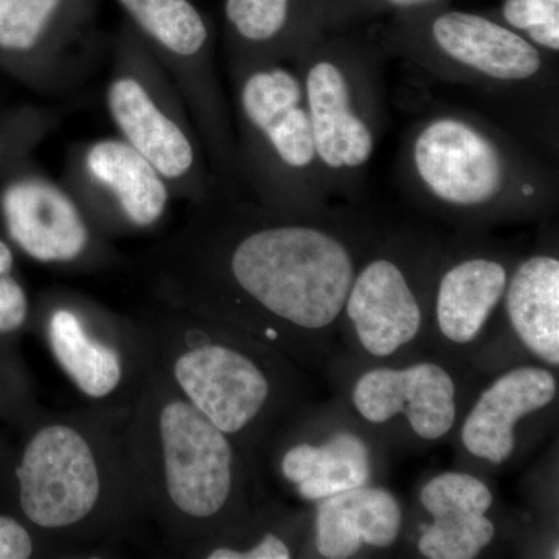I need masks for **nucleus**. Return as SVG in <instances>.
<instances>
[{
	"instance_id": "nucleus-1",
	"label": "nucleus",
	"mask_w": 559,
	"mask_h": 559,
	"mask_svg": "<svg viewBox=\"0 0 559 559\" xmlns=\"http://www.w3.org/2000/svg\"><path fill=\"white\" fill-rule=\"evenodd\" d=\"M148 259L151 297L288 356L329 330L384 237L353 207L277 212L216 193Z\"/></svg>"
},
{
	"instance_id": "nucleus-2",
	"label": "nucleus",
	"mask_w": 559,
	"mask_h": 559,
	"mask_svg": "<svg viewBox=\"0 0 559 559\" xmlns=\"http://www.w3.org/2000/svg\"><path fill=\"white\" fill-rule=\"evenodd\" d=\"M127 412H50L33 426L13 469L28 527L75 551L102 554L148 520L123 440Z\"/></svg>"
},
{
	"instance_id": "nucleus-3",
	"label": "nucleus",
	"mask_w": 559,
	"mask_h": 559,
	"mask_svg": "<svg viewBox=\"0 0 559 559\" xmlns=\"http://www.w3.org/2000/svg\"><path fill=\"white\" fill-rule=\"evenodd\" d=\"M123 440L148 520L171 550L207 538L252 510L248 459L153 360L128 407Z\"/></svg>"
},
{
	"instance_id": "nucleus-4",
	"label": "nucleus",
	"mask_w": 559,
	"mask_h": 559,
	"mask_svg": "<svg viewBox=\"0 0 559 559\" xmlns=\"http://www.w3.org/2000/svg\"><path fill=\"white\" fill-rule=\"evenodd\" d=\"M396 176L423 207L466 224L533 218L558 198L554 160L498 121L451 106L412 124Z\"/></svg>"
},
{
	"instance_id": "nucleus-5",
	"label": "nucleus",
	"mask_w": 559,
	"mask_h": 559,
	"mask_svg": "<svg viewBox=\"0 0 559 559\" xmlns=\"http://www.w3.org/2000/svg\"><path fill=\"white\" fill-rule=\"evenodd\" d=\"M131 316L154 367L252 466L288 414V358L245 331L154 299Z\"/></svg>"
},
{
	"instance_id": "nucleus-6",
	"label": "nucleus",
	"mask_w": 559,
	"mask_h": 559,
	"mask_svg": "<svg viewBox=\"0 0 559 559\" xmlns=\"http://www.w3.org/2000/svg\"><path fill=\"white\" fill-rule=\"evenodd\" d=\"M231 119L246 194L277 212L329 207L299 75L289 61L230 68Z\"/></svg>"
},
{
	"instance_id": "nucleus-7",
	"label": "nucleus",
	"mask_w": 559,
	"mask_h": 559,
	"mask_svg": "<svg viewBox=\"0 0 559 559\" xmlns=\"http://www.w3.org/2000/svg\"><path fill=\"white\" fill-rule=\"evenodd\" d=\"M381 44L314 33L294 51L316 148L331 197H362L374 150L388 124Z\"/></svg>"
},
{
	"instance_id": "nucleus-8",
	"label": "nucleus",
	"mask_w": 559,
	"mask_h": 559,
	"mask_svg": "<svg viewBox=\"0 0 559 559\" xmlns=\"http://www.w3.org/2000/svg\"><path fill=\"white\" fill-rule=\"evenodd\" d=\"M439 80L469 87L496 105L558 112L555 55L507 25L468 11H444L425 31L390 36L381 44Z\"/></svg>"
},
{
	"instance_id": "nucleus-9",
	"label": "nucleus",
	"mask_w": 559,
	"mask_h": 559,
	"mask_svg": "<svg viewBox=\"0 0 559 559\" xmlns=\"http://www.w3.org/2000/svg\"><path fill=\"white\" fill-rule=\"evenodd\" d=\"M105 98L117 135L160 173L175 200L200 207L218 193L182 95L132 25L117 36Z\"/></svg>"
},
{
	"instance_id": "nucleus-10",
	"label": "nucleus",
	"mask_w": 559,
	"mask_h": 559,
	"mask_svg": "<svg viewBox=\"0 0 559 559\" xmlns=\"http://www.w3.org/2000/svg\"><path fill=\"white\" fill-rule=\"evenodd\" d=\"M119 3L182 95L204 146L216 190L223 197H248L238 164L230 103L221 84L215 40L204 14L191 0Z\"/></svg>"
},
{
	"instance_id": "nucleus-11",
	"label": "nucleus",
	"mask_w": 559,
	"mask_h": 559,
	"mask_svg": "<svg viewBox=\"0 0 559 559\" xmlns=\"http://www.w3.org/2000/svg\"><path fill=\"white\" fill-rule=\"evenodd\" d=\"M38 314L51 358L91 406L128 412L151 366L134 318L70 289H50Z\"/></svg>"
},
{
	"instance_id": "nucleus-12",
	"label": "nucleus",
	"mask_w": 559,
	"mask_h": 559,
	"mask_svg": "<svg viewBox=\"0 0 559 559\" xmlns=\"http://www.w3.org/2000/svg\"><path fill=\"white\" fill-rule=\"evenodd\" d=\"M443 246L419 235L389 234L360 264L345 300L360 347L389 358L417 340L423 329L419 290L436 272Z\"/></svg>"
},
{
	"instance_id": "nucleus-13",
	"label": "nucleus",
	"mask_w": 559,
	"mask_h": 559,
	"mask_svg": "<svg viewBox=\"0 0 559 559\" xmlns=\"http://www.w3.org/2000/svg\"><path fill=\"white\" fill-rule=\"evenodd\" d=\"M0 190V216L10 241L28 259L66 271L116 266L119 250L92 223L61 180L27 160Z\"/></svg>"
},
{
	"instance_id": "nucleus-14",
	"label": "nucleus",
	"mask_w": 559,
	"mask_h": 559,
	"mask_svg": "<svg viewBox=\"0 0 559 559\" xmlns=\"http://www.w3.org/2000/svg\"><path fill=\"white\" fill-rule=\"evenodd\" d=\"M109 240L159 227L170 210V187L120 135L70 146L60 179Z\"/></svg>"
},
{
	"instance_id": "nucleus-15",
	"label": "nucleus",
	"mask_w": 559,
	"mask_h": 559,
	"mask_svg": "<svg viewBox=\"0 0 559 559\" xmlns=\"http://www.w3.org/2000/svg\"><path fill=\"white\" fill-rule=\"evenodd\" d=\"M87 10V0H0V55L39 90H66L92 53Z\"/></svg>"
},
{
	"instance_id": "nucleus-16",
	"label": "nucleus",
	"mask_w": 559,
	"mask_h": 559,
	"mask_svg": "<svg viewBox=\"0 0 559 559\" xmlns=\"http://www.w3.org/2000/svg\"><path fill=\"white\" fill-rule=\"evenodd\" d=\"M352 401L371 425H385L403 415L415 436L426 441L443 439L457 419L455 381L433 362L366 371L353 385Z\"/></svg>"
},
{
	"instance_id": "nucleus-17",
	"label": "nucleus",
	"mask_w": 559,
	"mask_h": 559,
	"mask_svg": "<svg viewBox=\"0 0 559 559\" xmlns=\"http://www.w3.org/2000/svg\"><path fill=\"white\" fill-rule=\"evenodd\" d=\"M511 270V261L496 250L443 248L433 275L441 336L455 345L476 341L506 296Z\"/></svg>"
},
{
	"instance_id": "nucleus-18",
	"label": "nucleus",
	"mask_w": 559,
	"mask_h": 559,
	"mask_svg": "<svg viewBox=\"0 0 559 559\" xmlns=\"http://www.w3.org/2000/svg\"><path fill=\"white\" fill-rule=\"evenodd\" d=\"M419 502L432 518L418 538L421 557L474 559L495 540V522L487 516L495 498L479 477L441 473L426 481Z\"/></svg>"
},
{
	"instance_id": "nucleus-19",
	"label": "nucleus",
	"mask_w": 559,
	"mask_h": 559,
	"mask_svg": "<svg viewBox=\"0 0 559 559\" xmlns=\"http://www.w3.org/2000/svg\"><path fill=\"white\" fill-rule=\"evenodd\" d=\"M558 382L544 367H514L485 389L462 426V443L474 457L502 465L516 450V428L557 399Z\"/></svg>"
},
{
	"instance_id": "nucleus-20",
	"label": "nucleus",
	"mask_w": 559,
	"mask_h": 559,
	"mask_svg": "<svg viewBox=\"0 0 559 559\" xmlns=\"http://www.w3.org/2000/svg\"><path fill=\"white\" fill-rule=\"evenodd\" d=\"M403 509L389 489H347L319 500L314 516V543L326 559L356 557L362 547L389 549L400 538Z\"/></svg>"
},
{
	"instance_id": "nucleus-21",
	"label": "nucleus",
	"mask_w": 559,
	"mask_h": 559,
	"mask_svg": "<svg viewBox=\"0 0 559 559\" xmlns=\"http://www.w3.org/2000/svg\"><path fill=\"white\" fill-rule=\"evenodd\" d=\"M506 311L518 340L535 358L559 366V260L533 253L514 264L507 285Z\"/></svg>"
},
{
	"instance_id": "nucleus-22",
	"label": "nucleus",
	"mask_w": 559,
	"mask_h": 559,
	"mask_svg": "<svg viewBox=\"0 0 559 559\" xmlns=\"http://www.w3.org/2000/svg\"><path fill=\"white\" fill-rule=\"evenodd\" d=\"M280 476L308 502L369 485L371 454L366 440L352 430L331 433L320 443L300 441L278 459Z\"/></svg>"
},
{
	"instance_id": "nucleus-23",
	"label": "nucleus",
	"mask_w": 559,
	"mask_h": 559,
	"mask_svg": "<svg viewBox=\"0 0 559 559\" xmlns=\"http://www.w3.org/2000/svg\"><path fill=\"white\" fill-rule=\"evenodd\" d=\"M229 69L249 62L289 61L305 43L296 0H226Z\"/></svg>"
},
{
	"instance_id": "nucleus-24",
	"label": "nucleus",
	"mask_w": 559,
	"mask_h": 559,
	"mask_svg": "<svg viewBox=\"0 0 559 559\" xmlns=\"http://www.w3.org/2000/svg\"><path fill=\"white\" fill-rule=\"evenodd\" d=\"M507 27L546 53L559 51V0H503Z\"/></svg>"
},
{
	"instance_id": "nucleus-25",
	"label": "nucleus",
	"mask_w": 559,
	"mask_h": 559,
	"mask_svg": "<svg viewBox=\"0 0 559 559\" xmlns=\"http://www.w3.org/2000/svg\"><path fill=\"white\" fill-rule=\"evenodd\" d=\"M35 557H80L68 547L44 538L24 521L0 513V559H28Z\"/></svg>"
},
{
	"instance_id": "nucleus-26",
	"label": "nucleus",
	"mask_w": 559,
	"mask_h": 559,
	"mask_svg": "<svg viewBox=\"0 0 559 559\" xmlns=\"http://www.w3.org/2000/svg\"><path fill=\"white\" fill-rule=\"evenodd\" d=\"M31 318V301L20 280L14 277V253L0 238V334L16 333Z\"/></svg>"
},
{
	"instance_id": "nucleus-27",
	"label": "nucleus",
	"mask_w": 559,
	"mask_h": 559,
	"mask_svg": "<svg viewBox=\"0 0 559 559\" xmlns=\"http://www.w3.org/2000/svg\"><path fill=\"white\" fill-rule=\"evenodd\" d=\"M384 2L385 5L392 7V9L414 10L428 7L430 3L439 2V0H384Z\"/></svg>"
},
{
	"instance_id": "nucleus-28",
	"label": "nucleus",
	"mask_w": 559,
	"mask_h": 559,
	"mask_svg": "<svg viewBox=\"0 0 559 559\" xmlns=\"http://www.w3.org/2000/svg\"><path fill=\"white\" fill-rule=\"evenodd\" d=\"M25 112H27V110H25ZM25 112H22V114H20V116H16V119L11 121L9 127L5 128V131L0 132V138H2L3 134H7V132H9L11 130V128L14 127V124L20 123V120L22 119V117L25 116ZM13 143H35V145H38L39 140H20V142H13ZM7 145H11V143H7ZM7 145H3V146H7ZM0 154H2V146H0Z\"/></svg>"
}]
</instances>
